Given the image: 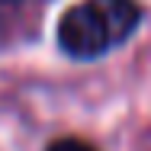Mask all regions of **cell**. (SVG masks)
Returning a JSON list of instances; mask_svg holds the SVG:
<instances>
[{"label": "cell", "mask_w": 151, "mask_h": 151, "mask_svg": "<svg viewBox=\"0 0 151 151\" xmlns=\"http://www.w3.org/2000/svg\"><path fill=\"white\" fill-rule=\"evenodd\" d=\"M142 19L135 0H84L58 23V45L71 58H100L122 45Z\"/></svg>", "instance_id": "6da1fadb"}, {"label": "cell", "mask_w": 151, "mask_h": 151, "mask_svg": "<svg viewBox=\"0 0 151 151\" xmlns=\"http://www.w3.org/2000/svg\"><path fill=\"white\" fill-rule=\"evenodd\" d=\"M48 151H96V148L81 138H58L55 145H48Z\"/></svg>", "instance_id": "7a4b0ae2"}]
</instances>
